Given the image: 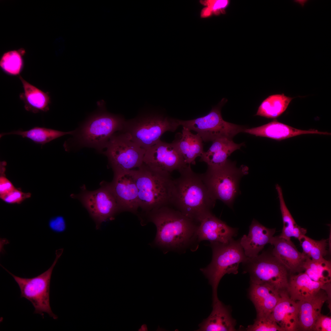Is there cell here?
Listing matches in <instances>:
<instances>
[{"mask_svg": "<svg viewBox=\"0 0 331 331\" xmlns=\"http://www.w3.org/2000/svg\"><path fill=\"white\" fill-rule=\"evenodd\" d=\"M179 172L180 176L173 179L170 204L199 224L211 212L216 200L208 191L202 174L194 172L190 165H188Z\"/></svg>", "mask_w": 331, "mask_h": 331, "instance_id": "6da1fadb", "label": "cell"}, {"mask_svg": "<svg viewBox=\"0 0 331 331\" xmlns=\"http://www.w3.org/2000/svg\"><path fill=\"white\" fill-rule=\"evenodd\" d=\"M157 230L155 242L169 249L182 251L191 248L197 240L198 224L169 205L146 213Z\"/></svg>", "mask_w": 331, "mask_h": 331, "instance_id": "7a4b0ae2", "label": "cell"}, {"mask_svg": "<svg viewBox=\"0 0 331 331\" xmlns=\"http://www.w3.org/2000/svg\"><path fill=\"white\" fill-rule=\"evenodd\" d=\"M138 189L139 208L146 213L170 204L173 179L170 174L153 170L143 163L133 169Z\"/></svg>", "mask_w": 331, "mask_h": 331, "instance_id": "3957f363", "label": "cell"}, {"mask_svg": "<svg viewBox=\"0 0 331 331\" xmlns=\"http://www.w3.org/2000/svg\"><path fill=\"white\" fill-rule=\"evenodd\" d=\"M179 126L178 119L150 111L126 120L121 131L146 150L160 140L164 133L174 132Z\"/></svg>", "mask_w": 331, "mask_h": 331, "instance_id": "277c9868", "label": "cell"}, {"mask_svg": "<svg viewBox=\"0 0 331 331\" xmlns=\"http://www.w3.org/2000/svg\"><path fill=\"white\" fill-rule=\"evenodd\" d=\"M212 259L206 268L200 270L208 280L212 290V299H218L217 288L222 277L226 274L238 273L239 264L248 258L245 254L240 240L233 238L226 243H211Z\"/></svg>", "mask_w": 331, "mask_h": 331, "instance_id": "5b68a950", "label": "cell"}, {"mask_svg": "<svg viewBox=\"0 0 331 331\" xmlns=\"http://www.w3.org/2000/svg\"><path fill=\"white\" fill-rule=\"evenodd\" d=\"M248 168L242 165L237 168L234 162L227 159L223 164L208 166L206 171L201 174L209 192L216 200H219L231 207L238 194L241 177L248 173Z\"/></svg>", "mask_w": 331, "mask_h": 331, "instance_id": "8992f818", "label": "cell"}, {"mask_svg": "<svg viewBox=\"0 0 331 331\" xmlns=\"http://www.w3.org/2000/svg\"><path fill=\"white\" fill-rule=\"evenodd\" d=\"M98 103L101 111L84 124L77 137L81 145L101 151L105 149L115 133L123 130L126 120L120 115L106 112L103 101Z\"/></svg>", "mask_w": 331, "mask_h": 331, "instance_id": "52a82bcc", "label": "cell"}, {"mask_svg": "<svg viewBox=\"0 0 331 331\" xmlns=\"http://www.w3.org/2000/svg\"><path fill=\"white\" fill-rule=\"evenodd\" d=\"M244 272L248 273L250 283H264L273 287L280 292H287L288 271L272 254L265 252L242 263Z\"/></svg>", "mask_w": 331, "mask_h": 331, "instance_id": "ba28073f", "label": "cell"}, {"mask_svg": "<svg viewBox=\"0 0 331 331\" xmlns=\"http://www.w3.org/2000/svg\"><path fill=\"white\" fill-rule=\"evenodd\" d=\"M63 251L62 249L56 251V257L51 266L36 276L24 278L17 276L1 266L13 277L21 291V297H24L32 304L34 313L40 314L44 318V313L54 319L58 317L52 312L50 304V287L53 269Z\"/></svg>", "mask_w": 331, "mask_h": 331, "instance_id": "9c48e42d", "label": "cell"}, {"mask_svg": "<svg viewBox=\"0 0 331 331\" xmlns=\"http://www.w3.org/2000/svg\"><path fill=\"white\" fill-rule=\"evenodd\" d=\"M227 101L226 99L223 98L205 116L187 120L178 119L179 125L196 132L204 142H213L221 138L232 139L238 133L244 132L246 128L223 120L221 109Z\"/></svg>", "mask_w": 331, "mask_h": 331, "instance_id": "30bf717a", "label": "cell"}, {"mask_svg": "<svg viewBox=\"0 0 331 331\" xmlns=\"http://www.w3.org/2000/svg\"><path fill=\"white\" fill-rule=\"evenodd\" d=\"M105 149L103 153L107 157L114 174L138 168L143 163L145 150L122 131L112 136Z\"/></svg>", "mask_w": 331, "mask_h": 331, "instance_id": "8fae6325", "label": "cell"}, {"mask_svg": "<svg viewBox=\"0 0 331 331\" xmlns=\"http://www.w3.org/2000/svg\"><path fill=\"white\" fill-rule=\"evenodd\" d=\"M100 185V188L93 191H88L84 185L80 193L71 196L79 200L86 208L95 221L97 229L102 223L114 219L116 214L120 211L108 182L102 181Z\"/></svg>", "mask_w": 331, "mask_h": 331, "instance_id": "7c38bea8", "label": "cell"}, {"mask_svg": "<svg viewBox=\"0 0 331 331\" xmlns=\"http://www.w3.org/2000/svg\"><path fill=\"white\" fill-rule=\"evenodd\" d=\"M143 163L153 170L169 174L188 165L173 143L161 140L145 150Z\"/></svg>", "mask_w": 331, "mask_h": 331, "instance_id": "4fadbf2b", "label": "cell"}, {"mask_svg": "<svg viewBox=\"0 0 331 331\" xmlns=\"http://www.w3.org/2000/svg\"><path fill=\"white\" fill-rule=\"evenodd\" d=\"M133 169L114 174L112 181L108 183L120 211L135 213L139 207L138 189Z\"/></svg>", "mask_w": 331, "mask_h": 331, "instance_id": "5bb4252c", "label": "cell"}, {"mask_svg": "<svg viewBox=\"0 0 331 331\" xmlns=\"http://www.w3.org/2000/svg\"><path fill=\"white\" fill-rule=\"evenodd\" d=\"M237 233V229L228 226L210 212L199 222L197 231L198 242L204 240L211 243H226Z\"/></svg>", "mask_w": 331, "mask_h": 331, "instance_id": "9a60e30c", "label": "cell"}, {"mask_svg": "<svg viewBox=\"0 0 331 331\" xmlns=\"http://www.w3.org/2000/svg\"><path fill=\"white\" fill-rule=\"evenodd\" d=\"M270 244L274 246L272 254L292 274L304 271V265L308 257L299 252L291 240L279 236H273Z\"/></svg>", "mask_w": 331, "mask_h": 331, "instance_id": "2e32d148", "label": "cell"}, {"mask_svg": "<svg viewBox=\"0 0 331 331\" xmlns=\"http://www.w3.org/2000/svg\"><path fill=\"white\" fill-rule=\"evenodd\" d=\"M244 132L257 136L264 137L280 141L297 136L306 134L331 135V133L311 129H298L274 120L269 123L257 127L245 128Z\"/></svg>", "mask_w": 331, "mask_h": 331, "instance_id": "e0dca14e", "label": "cell"}, {"mask_svg": "<svg viewBox=\"0 0 331 331\" xmlns=\"http://www.w3.org/2000/svg\"><path fill=\"white\" fill-rule=\"evenodd\" d=\"M328 299L326 292L322 288L312 297L296 302L299 309V330H313L315 322L321 314L323 305Z\"/></svg>", "mask_w": 331, "mask_h": 331, "instance_id": "ac0fdd59", "label": "cell"}, {"mask_svg": "<svg viewBox=\"0 0 331 331\" xmlns=\"http://www.w3.org/2000/svg\"><path fill=\"white\" fill-rule=\"evenodd\" d=\"M275 232V229L268 228L254 219L248 234L244 235L240 240L245 255L250 258L257 256L264 246L269 243Z\"/></svg>", "mask_w": 331, "mask_h": 331, "instance_id": "d6986e66", "label": "cell"}, {"mask_svg": "<svg viewBox=\"0 0 331 331\" xmlns=\"http://www.w3.org/2000/svg\"><path fill=\"white\" fill-rule=\"evenodd\" d=\"M271 314L283 331L299 330L298 305L290 298L287 292L281 293L280 299Z\"/></svg>", "mask_w": 331, "mask_h": 331, "instance_id": "ffe728a7", "label": "cell"}, {"mask_svg": "<svg viewBox=\"0 0 331 331\" xmlns=\"http://www.w3.org/2000/svg\"><path fill=\"white\" fill-rule=\"evenodd\" d=\"M281 293L271 286L250 283L249 297L253 304L257 316L270 314L280 298Z\"/></svg>", "mask_w": 331, "mask_h": 331, "instance_id": "44dd1931", "label": "cell"}, {"mask_svg": "<svg viewBox=\"0 0 331 331\" xmlns=\"http://www.w3.org/2000/svg\"><path fill=\"white\" fill-rule=\"evenodd\" d=\"M212 305L211 314L199 325L197 331H236V321L232 317L229 307L219 299L213 301Z\"/></svg>", "mask_w": 331, "mask_h": 331, "instance_id": "7402d4cb", "label": "cell"}, {"mask_svg": "<svg viewBox=\"0 0 331 331\" xmlns=\"http://www.w3.org/2000/svg\"><path fill=\"white\" fill-rule=\"evenodd\" d=\"M181 132L176 134L172 142L182 156L185 163L195 165V160L204 152L203 141L197 134H194L188 128L183 127Z\"/></svg>", "mask_w": 331, "mask_h": 331, "instance_id": "603a6c76", "label": "cell"}, {"mask_svg": "<svg viewBox=\"0 0 331 331\" xmlns=\"http://www.w3.org/2000/svg\"><path fill=\"white\" fill-rule=\"evenodd\" d=\"M325 284L313 280L305 272H301L291 275L287 292L292 300L297 302L312 297Z\"/></svg>", "mask_w": 331, "mask_h": 331, "instance_id": "cb8c5ba5", "label": "cell"}, {"mask_svg": "<svg viewBox=\"0 0 331 331\" xmlns=\"http://www.w3.org/2000/svg\"><path fill=\"white\" fill-rule=\"evenodd\" d=\"M23 85L24 92L19 95L24 104L25 109L33 113L46 112L49 109L51 98L49 93L45 92L18 76Z\"/></svg>", "mask_w": 331, "mask_h": 331, "instance_id": "d4e9b609", "label": "cell"}, {"mask_svg": "<svg viewBox=\"0 0 331 331\" xmlns=\"http://www.w3.org/2000/svg\"><path fill=\"white\" fill-rule=\"evenodd\" d=\"M212 144L206 152L200 157V161L206 163L208 166L222 165L225 162L227 158L235 150L240 149L244 143L237 144L232 139L221 138L213 141Z\"/></svg>", "mask_w": 331, "mask_h": 331, "instance_id": "484cf974", "label": "cell"}, {"mask_svg": "<svg viewBox=\"0 0 331 331\" xmlns=\"http://www.w3.org/2000/svg\"><path fill=\"white\" fill-rule=\"evenodd\" d=\"M75 131H62L44 127H35L26 131L18 130L0 134V138L5 135H15L28 138L35 143L43 146L62 136L74 134Z\"/></svg>", "mask_w": 331, "mask_h": 331, "instance_id": "4316f807", "label": "cell"}, {"mask_svg": "<svg viewBox=\"0 0 331 331\" xmlns=\"http://www.w3.org/2000/svg\"><path fill=\"white\" fill-rule=\"evenodd\" d=\"M293 98L283 93L270 95L261 102L255 115L269 119L276 118L286 110Z\"/></svg>", "mask_w": 331, "mask_h": 331, "instance_id": "83f0119b", "label": "cell"}, {"mask_svg": "<svg viewBox=\"0 0 331 331\" xmlns=\"http://www.w3.org/2000/svg\"><path fill=\"white\" fill-rule=\"evenodd\" d=\"M276 188L279 198L283 223L282 231L279 236L287 240H291L292 237L298 239L301 235H305L306 230L298 226L296 223L286 205L281 187L277 184Z\"/></svg>", "mask_w": 331, "mask_h": 331, "instance_id": "f1b7e54d", "label": "cell"}, {"mask_svg": "<svg viewBox=\"0 0 331 331\" xmlns=\"http://www.w3.org/2000/svg\"><path fill=\"white\" fill-rule=\"evenodd\" d=\"M303 268L305 272L313 280L324 283H331V263L324 258L314 261L307 257Z\"/></svg>", "mask_w": 331, "mask_h": 331, "instance_id": "f546056e", "label": "cell"}, {"mask_svg": "<svg viewBox=\"0 0 331 331\" xmlns=\"http://www.w3.org/2000/svg\"><path fill=\"white\" fill-rule=\"evenodd\" d=\"M24 55L19 51L14 50L5 53L2 56L0 66L6 74L11 76H19L22 70Z\"/></svg>", "mask_w": 331, "mask_h": 331, "instance_id": "4dcf8cb0", "label": "cell"}, {"mask_svg": "<svg viewBox=\"0 0 331 331\" xmlns=\"http://www.w3.org/2000/svg\"><path fill=\"white\" fill-rule=\"evenodd\" d=\"M247 331H283L272 318L271 313L257 316L254 323L246 328Z\"/></svg>", "mask_w": 331, "mask_h": 331, "instance_id": "1f68e13d", "label": "cell"}, {"mask_svg": "<svg viewBox=\"0 0 331 331\" xmlns=\"http://www.w3.org/2000/svg\"><path fill=\"white\" fill-rule=\"evenodd\" d=\"M328 241V239L316 240L310 251V258L314 261H318L323 259L324 257L327 253V249Z\"/></svg>", "mask_w": 331, "mask_h": 331, "instance_id": "d6a6232c", "label": "cell"}, {"mask_svg": "<svg viewBox=\"0 0 331 331\" xmlns=\"http://www.w3.org/2000/svg\"><path fill=\"white\" fill-rule=\"evenodd\" d=\"M30 193L22 192L15 188L4 194L0 195V198L7 203L19 204L26 199L30 197Z\"/></svg>", "mask_w": 331, "mask_h": 331, "instance_id": "836d02e7", "label": "cell"}, {"mask_svg": "<svg viewBox=\"0 0 331 331\" xmlns=\"http://www.w3.org/2000/svg\"><path fill=\"white\" fill-rule=\"evenodd\" d=\"M6 163L5 161L0 164V195L4 194L15 188L12 183L4 176Z\"/></svg>", "mask_w": 331, "mask_h": 331, "instance_id": "e575fe53", "label": "cell"}, {"mask_svg": "<svg viewBox=\"0 0 331 331\" xmlns=\"http://www.w3.org/2000/svg\"><path fill=\"white\" fill-rule=\"evenodd\" d=\"M313 331H331V317L324 315L321 314L317 318Z\"/></svg>", "mask_w": 331, "mask_h": 331, "instance_id": "d590c367", "label": "cell"}, {"mask_svg": "<svg viewBox=\"0 0 331 331\" xmlns=\"http://www.w3.org/2000/svg\"><path fill=\"white\" fill-rule=\"evenodd\" d=\"M48 226L51 230L56 233H61L64 231L66 227L64 219L61 216L51 218L49 221Z\"/></svg>", "mask_w": 331, "mask_h": 331, "instance_id": "8d00e7d4", "label": "cell"}, {"mask_svg": "<svg viewBox=\"0 0 331 331\" xmlns=\"http://www.w3.org/2000/svg\"><path fill=\"white\" fill-rule=\"evenodd\" d=\"M204 5L207 6L212 11L216 14L220 13V11H224L220 9L226 6L228 3L226 0H208L201 1Z\"/></svg>", "mask_w": 331, "mask_h": 331, "instance_id": "74e56055", "label": "cell"}, {"mask_svg": "<svg viewBox=\"0 0 331 331\" xmlns=\"http://www.w3.org/2000/svg\"><path fill=\"white\" fill-rule=\"evenodd\" d=\"M303 249V253L309 257L310 251L314 246L315 241L306 236L305 235H302L298 238Z\"/></svg>", "mask_w": 331, "mask_h": 331, "instance_id": "f35d334b", "label": "cell"}, {"mask_svg": "<svg viewBox=\"0 0 331 331\" xmlns=\"http://www.w3.org/2000/svg\"><path fill=\"white\" fill-rule=\"evenodd\" d=\"M212 13V11L207 7L203 9L201 12V15L203 17H206L210 16Z\"/></svg>", "mask_w": 331, "mask_h": 331, "instance_id": "ab89813d", "label": "cell"}, {"mask_svg": "<svg viewBox=\"0 0 331 331\" xmlns=\"http://www.w3.org/2000/svg\"><path fill=\"white\" fill-rule=\"evenodd\" d=\"M138 331H146L148 330V328L147 325L145 324H143L142 325L140 328L139 329Z\"/></svg>", "mask_w": 331, "mask_h": 331, "instance_id": "60d3db41", "label": "cell"}, {"mask_svg": "<svg viewBox=\"0 0 331 331\" xmlns=\"http://www.w3.org/2000/svg\"><path fill=\"white\" fill-rule=\"evenodd\" d=\"M295 2L299 3L300 5L301 6L303 7L307 2V1L306 0H296Z\"/></svg>", "mask_w": 331, "mask_h": 331, "instance_id": "b9f144b4", "label": "cell"}]
</instances>
